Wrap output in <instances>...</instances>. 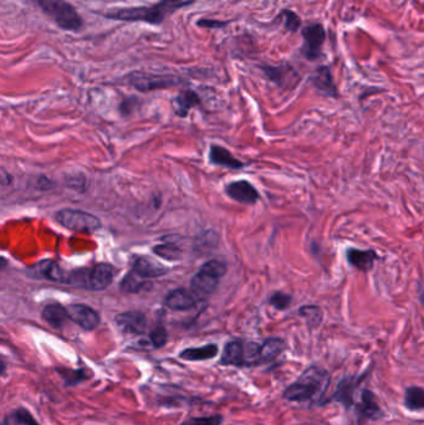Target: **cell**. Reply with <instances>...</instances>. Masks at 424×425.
Wrapping results in <instances>:
<instances>
[{
    "label": "cell",
    "instance_id": "6",
    "mask_svg": "<svg viewBox=\"0 0 424 425\" xmlns=\"http://www.w3.org/2000/svg\"><path fill=\"white\" fill-rule=\"evenodd\" d=\"M66 310H68L70 320L79 324L83 330H95L96 327L100 324L99 313L90 306L72 304V305L68 306Z\"/></svg>",
    "mask_w": 424,
    "mask_h": 425
},
{
    "label": "cell",
    "instance_id": "14",
    "mask_svg": "<svg viewBox=\"0 0 424 425\" xmlns=\"http://www.w3.org/2000/svg\"><path fill=\"white\" fill-rule=\"evenodd\" d=\"M218 285L219 279L203 270H199L190 281L192 291L194 292L198 298H205L212 295L218 289Z\"/></svg>",
    "mask_w": 424,
    "mask_h": 425
},
{
    "label": "cell",
    "instance_id": "19",
    "mask_svg": "<svg viewBox=\"0 0 424 425\" xmlns=\"http://www.w3.org/2000/svg\"><path fill=\"white\" fill-rule=\"evenodd\" d=\"M120 287L122 291L127 293H139L143 290H150L152 287V284L132 270L122 279Z\"/></svg>",
    "mask_w": 424,
    "mask_h": 425
},
{
    "label": "cell",
    "instance_id": "10",
    "mask_svg": "<svg viewBox=\"0 0 424 425\" xmlns=\"http://www.w3.org/2000/svg\"><path fill=\"white\" fill-rule=\"evenodd\" d=\"M225 191L229 198L243 204H254L259 200V193L247 180H235L227 185Z\"/></svg>",
    "mask_w": 424,
    "mask_h": 425
},
{
    "label": "cell",
    "instance_id": "12",
    "mask_svg": "<svg viewBox=\"0 0 424 425\" xmlns=\"http://www.w3.org/2000/svg\"><path fill=\"white\" fill-rule=\"evenodd\" d=\"M177 83L178 80L174 77L154 76V75H145V74H136L131 77V83L139 91L165 89L168 86L177 85Z\"/></svg>",
    "mask_w": 424,
    "mask_h": 425
},
{
    "label": "cell",
    "instance_id": "27",
    "mask_svg": "<svg viewBox=\"0 0 424 425\" xmlns=\"http://www.w3.org/2000/svg\"><path fill=\"white\" fill-rule=\"evenodd\" d=\"M299 315L306 318V321L309 324H315V326L320 324L321 320H323V313L317 306H304V307L300 309Z\"/></svg>",
    "mask_w": 424,
    "mask_h": 425
},
{
    "label": "cell",
    "instance_id": "26",
    "mask_svg": "<svg viewBox=\"0 0 424 425\" xmlns=\"http://www.w3.org/2000/svg\"><path fill=\"white\" fill-rule=\"evenodd\" d=\"M153 251H154V254L159 255L165 260H177V259H179V255H181V250L172 244L159 245V247L153 249Z\"/></svg>",
    "mask_w": 424,
    "mask_h": 425
},
{
    "label": "cell",
    "instance_id": "23",
    "mask_svg": "<svg viewBox=\"0 0 424 425\" xmlns=\"http://www.w3.org/2000/svg\"><path fill=\"white\" fill-rule=\"evenodd\" d=\"M285 349V342L280 338H269L261 344L260 355H261V363L270 362L275 360L283 351Z\"/></svg>",
    "mask_w": 424,
    "mask_h": 425
},
{
    "label": "cell",
    "instance_id": "1",
    "mask_svg": "<svg viewBox=\"0 0 424 425\" xmlns=\"http://www.w3.org/2000/svg\"><path fill=\"white\" fill-rule=\"evenodd\" d=\"M330 384V375L320 367H310L294 382L284 393L285 400L295 403H317L321 402Z\"/></svg>",
    "mask_w": 424,
    "mask_h": 425
},
{
    "label": "cell",
    "instance_id": "4",
    "mask_svg": "<svg viewBox=\"0 0 424 425\" xmlns=\"http://www.w3.org/2000/svg\"><path fill=\"white\" fill-rule=\"evenodd\" d=\"M261 344L255 342H229L223 351L222 364L228 366H253L261 363Z\"/></svg>",
    "mask_w": 424,
    "mask_h": 425
},
{
    "label": "cell",
    "instance_id": "13",
    "mask_svg": "<svg viewBox=\"0 0 424 425\" xmlns=\"http://www.w3.org/2000/svg\"><path fill=\"white\" fill-rule=\"evenodd\" d=\"M30 275L37 279L50 280L57 284H65L68 273H65L55 261L46 260L32 267L30 269Z\"/></svg>",
    "mask_w": 424,
    "mask_h": 425
},
{
    "label": "cell",
    "instance_id": "2",
    "mask_svg": "<svg viewBox=\"0 0 424 425\" xmlns=\"http://www.w3.org/2000/svg\"><path fill=\"white\" fill-rule=\"evenodd\" d=\"M192 1L188 0H162L159 4L152 7L131 8V9H121L106 14V18L114 20H125V21H145L150 24H159L163 20L174 13L178 9L185 6H190Z\"/></svg>",
    "mask_w": 424,
    "mask_h": 425
},
{
    "label": "cell",
    "instance_id": "7",
    "mask_svg": "<svg viewBox=\"0 0 424 425\" xmlns=\"http://www.w3.org/2000/svg\"><path fill=\"white\" fill-rule=\"evenodd\" d=\"M116 270L112 265L101 262L89 269L88 273V290L101 291L112 284Z\"/></svg>",
    "mask_w": 424,
    "mask_h": 425
},
{
    "label": "cell",
    "instance_id": "24",
    "mask_svg": "<svg viewBox=\"0 0 424 425\" xmlns=\"http://www.w3.org/2000/svg\"><path fill=\"white\" fill-rule=\"evenodd\" d=\"M359 411L365 418H377V415H380V406L376 403L374 394L368 391L362 393L361 404L359 406Z\"/></svg>",
    "mask_w": 424,
    "mask_h": 425
},
{
    "label": "cell",
    "instance_id": "32",
    "mask_svg": "<svg viewBox=\"0 0 424 425\" xmlns=\"http://www.w3.org/2000/svg\"><path fill=\"white\" fill-rule=\"evenodd\" d=\"M222 417L221 415H213L207 418H193L187 420L183 425H221Z\"/></svg>",
    "mask_w": 424,
    "mask_h": 425
},
{
    "label": "cell",
    "instance_id": "17",
    "mask_svg": "<svg viewBox=\"0 0 424 425\" xmlns=\"http://www.w3.org/2000/svg\"><path fill=\"white\" fill-rule=\"evenodd\" d=\"M209 160L213 165L228 167V168H232V169H239V168L244 165V163L241 162L239 159L235 158L232 153L227 151L225 148L219 146L210 147Z\"/></svg>",
    "mask_w": 424,
    "mask_h": 425
},
{
    "label": "cell",
    "instance_id": "28",
    "mask_svg": "<svg viewBox=\"0 0 424 425\" xmlns=\"http://www.w3.org/2000/svg\"><path fill=\"white\" fill-rule=\"evenodd\" d=\"M199 270H203V271H205V273H210L213 276H216L218 279H221L227 273V265L223 261L210 260L208 262H205V264H203Z\"/></svg>",
    "mask_w": 424,
    "mask_h": 425
},
{
    "label": "cell",
    "instance_id": "21",
    "mask_svg": "<svg viewBox=\"0 0 424 425\" xmlns=\"http://www.w3.org/2000/svg\"><path fill=\"white\" fill-rule=\"evenodd\" d=\"M218 355V347L216 344H207L203 347H196V349H184L181 353V358L187 361H205L214 358Z\"/></svg>",
    "mask_w": 424,
    "mask_h": 425
},
{
    "label": "cell",
    "instance_id": "25",
    "mask_svg": "<svg viewBox=\"0 0 424 425\" xmlns=\"http://www.w3.org/2000/svg\"><path fill=\"white\" fill-rule=\"evenodd\" d=\"M405 404L412 411H424V389L419 387L408 388L405 391Z\"/></svg>",
    "mask_w": 424,
    "mask_h": 425
},
{
    "label": "cell",
    "instance_id": "8",
    "mask_svg": "<svg viewBox=\"0 0 424 425\" xmlns=\"http://www.w3.org/2000/svg\"><path fill=\"white\" fill-rule=\"evenodd\" d=\"M114 321H116V324L120 329L121 332H123L126 335H131V336L142 335L146 330V316L142 312H122V313L116 316Z\"/></svg>",
    "mask_w": 424,
    "mask_h": 425
},
{
    "label": "cell",
    "instance_id": "35",
    "mask_svg": "<svg viewBox=\"0 0 424 425\" xmlns=\"http://www.w3.org/2000/svg\"><path fill=\"white\" fill-rule=\"evenodd\" d=\"M419 298H421V302L424 305V285H422V289L419 291Z\"/></svg>",
    "mask_w": 424,
    "mask_h": 425
},
{
    "label": "cell",
    "instance_id": "31",
    "mask_svg": "<svg viewBox=\"0 0 424 425\" xmlns=\"http://www.w3.org/2000/svg\"><path fill=\"white\" fill-rule=\"evenodd\" d=\"M281 15L284 17V23H285L286 29L290 30V32H296L299 26L301 24V21L299 19L298 15L295 13H292L290 10H285Z\"/></svg>",
    "mask_w": 424,
    "mask_h": 425
},
{
    "label": "cell",
    "instance_id": "22",
    "mask_svg": "<svg viewBox=\"0 0 424 425\" xmlns=\"http://www.w3.org/2000/svg\"><path fill=\"white\" fill-rule=\"evenodd\" d=\"M198 103H199V97L193 91H184L173 100V107L176 110L178 116L185 117L190 108Z\"/></svg>",
    "mask_w": 424,
    "mask_h": 425
},
{
    "label": "cell",
    "instance_id": "16",
    "mask_svg": "<svg viewBox=\"0 0 424 425\" xmlns=\"http://www.w3.org/2000/svg\"><path fill=\"white\" fill-rule=\"evenodd\" d=\"M377 254L374 250H360V249L351 248L346 251V259L350 265L356 267L357 270L367 273L374 265V261L377 260Z\"/></svg>",
    "mask_w": 424,
    "mask_h": 425
},
{
    "label": "cell",
    "instance_id": "29",
    "mask_svg": "<svg viewBox=\"0 0 424 425\" xmlns=\"http://www.w3.org/2000/svg\"><path fill=\"white\" fill-rule=\"evenodd\" d=\"M292 298L285 292H275L272 293V298L269 300L270 305L274 306L276 310H286L289 306L292 305Z\"/></svg>",
    "mask_w": 424,
    "mask_h": 425
},
{
    "label": "cell",
    "instance_id": "20",
    "mask_svg": "<svg viewBox=\"0 0 424 425\" xmlns=\"http://www.w3.org/2000/svg\"><path fill=\"white\" fill-rule=\"evenodd\" d=\"M41 316L48 324L55 329H60L65 324V321L69 318L66 307H63L60 304H50V305L45 306Z\"/></svg>",
    "mask_w": 424,
    "mask_h": 425
},
{
    "label": "cell",
    "instance_id": "18",
    "mask_svg": "<svg viewBox=\"0 0 424 425\" xmlns=\"http://www.w3.org/2000/svg\"><path fill=\"white\" fill-rule=\"evenodd\" d=\"M312 80H314V85L316 86L317 90H320L323 95L330 96V97H337L339 96L334 79H332V75H331L327 68H319L315 75L312 77Z\"/></svg>",
    "mask_w": 424,
    "mask_h": 425
},
{
    "label": "cell",
    "instance_id": "30",
    "mask_svg": "<svg viewBox=\"0 0 424 425\" xmlns=\"http://www.w3.org/2000/svg\"><path fill=\"white\" fill-rule=\"evenodd\" d=\"M150 338H151V342H152L153 346L159 349V347H163L167 341H168V333H167L165 327L159 326V327L154 329L151 332Z\"/></svg>",
    "mask_w": 424,
    "mask_h": 425
},
{
    "label": "cell",
    "instance_id": "9",
    "mask_svg": "<svg viewBox=\"0 0 424 425\" xmlns=\"http://www.w3.org/2000/svg\"><path fill=\"white\" fill-rule=\"evenodd\" d=\"M305 45L303 52L309 60H314L320 55V49L325 40V30L320 24H314L305 28L303 30Z\"/></svg>",
    "mask_w": 424,
    "mask_h": 425
},
{
    "label": "cell",
    "instance_id": "11",
    "mask_svg": "<svg viewBox=\"0 0 424 425\" xmlns=\"http://www.w3.org/2000/svg\"><path fill=\"white\" fill-rule=\"evenodd\" d=\"M198 298H199L192 290L177 289L167 295L165 305L173 311H185L196 305Z\"/></svg>",
    "mask_w": 424,
    "mask_h": 425
},
{
    "label": "cell",
    "instance_id": "3",
    "mask_svg": "<svg viewBox=\"0 0 424 425\" xmlns=\"http://www.w3.org/2000/svg\"><path fill=\"white\" fill-rule=\"evenodd\" d=\"M46 15L65 30L77 32L83 26L81 17L75 8L65 0H32Z\"/></svg>",
    "mask_w": 424,
    "mask_h": 425
},
{
    "label": "cell",
    "instance_id": "5",
    "mask_svg": "<svg viewBox=\"0 0 424 425\" xmlns=\"http://www.w3.org/2000/svg\"><path fill=\"white\" fill-rule=\"evenodd\" d=\"M55 220L63 228L71 230V231H77V233L91 234L101 228V220L94 214L83 211V210H59L55 214Z\"/></svg>",
    "mask_w": 424,
    "mask_h": 425
},
{
    "label": "cell",
    "instance_id": "34",
    "mask_svg": "<svg viewBox=\"0 0 424 425\" xmlns=\"http://www.w3.org/2000/svg\"><path fill=\"white\" fill-rule=\"evenodd\" d=\"M225 23H219V21H201L199 23V25H205V26H222L224 25Z\"/></svg>",
    "mask_w": 424,
    "mask_h": 425
},
{
    "label": "cell",
    "instance_id": "15",
    "mask_svg": "<svg viewBox=\"0 0 424 425\" xmlns=\"http://www.w3.org/2000/svg\"><path fill=\"white\" fill-rule=\"evenodd\" d=\"M133 271L139 273L143 279H154L163 276L168 273V267L159 264L156 260H153L148 256H141L137 260L133 262Z\"/></svg>",
    "mask_w": 424,
    "mask_h": 425
},
{
    "label": "cell",
    "instance_id": "33",
    "mask_svg": "<svg viewBox=\"0 0 424 425\" xmlns=\"http://www.w3.org/2000/svg\"><path fill=\"white\" fill-rule=\"evenodd\" d=\"M1 185H12V177H10V174H8L7 172L4 171V169L1 171Z\"/></svg>",
    "mask_w": 424,
    "mask_h": 425
}]
</instances>
